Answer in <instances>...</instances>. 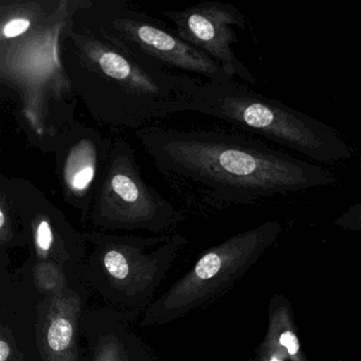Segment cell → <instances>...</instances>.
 Masks as SVG:
<instances>
[{"label":"cell","mask_w":361,"mask_h":361,"mask_svg":"<svg viewBox=\"0 0 361 361\" xmlns=\"http://www.w3.org/2000/svg\"><path fill=\"white\" fill-rule=\"evenodd\" d=\"M249 361H310L298 335L290 300L274 293L268 306V325L262 343Z\"/></svg>","instance_id":"14"},{"label":"cell","mask_w":361,"mask_h":361,"mask_svg":"<svg viewBox=\"0 0 361 361\" xmlns=\"http://www.w3.org/2000/svg\"><path fill=\"white\" fill-rule=\"evenodd\" d=\"M22 350H18L16 335L11 326L0 323V361H16Z\"/></svg>","instance_id":"17"},{"label":"cell","mask_w":361,"mask_h":361,"mask_svg":"<svg viewBox=\"0 0 361 361\" xmlns=\"http://www.w3.org/2000/svg\"><path fill=\"white\" fill-rule=\"evenodd\" d=\"M0 192L13 207L30 251L29 261H51L77 270L88 252L85 233L28 179L0 174Z\"/></svg>","instance_id":"9"},{"label":"cell","mask_w":361,"mask_h":361,"mask_svg":"<svg viewBox=\"0 0 361 361\" xmlns=\"http://www.w3.org/2000/svg\"><path fill=\"white\" fill-rule=\"evenodd\" d=\"M90 289L78 272L66 291L35 306V345L42 361H80Z\"/></svg>","instance_id":"12"},{"label":"cell","mask_w":361,"mask_h":361,"mask_svg":"<svg viewBox=\"0 0 361 361\" xmlns=\"http://www.w3.org/2000/svg\"><path fill=\"white\" fill-rule=\"evenodd\" d=\"M75 22L164 71L204 77L217 83L235 81L212 58L181 39L174 29L139 11L126 0H88L75 14Z\"/></svg>","instance_id":"7"},{"label":"cell","mask_w":361,"mask_h":361,"mask_svg":"<svg viewBox=\"0 0 361 361\" xmlns=\"http://www.w3.org/2000/svg\"><path fill=\"white\" fill-rule=\"evenodd\" d=\"M27 247L20 219L3 192H0V253L10 255L12 249Z\"/></svg>","instance_id":"16"},{"label":"cell","mask_w":361,"mask_h":361,"mask_svg":"<svg viewBox=\"0 0 361 361\" xmlns=\"http://www.w3.org/2000/svg\"><path fill=\"white\" fill-rule=\"evenodd\" d=\"M16 361H25V354L24 352L20 353V356L18 357Z\"/></svg>","instance_id":"19"},{"label":"cell","mask_w":361,"mask_h":361,"mask_svg":"<svg viewBox=\"0 0 361 361\" xmlns=\"http://www.w3.org/2000/svg\"><path fill=\"white\" fill-rule=\"evenodd\" d=\"M113 136L78 121L56 142L54 154L62 198L80 211L81 223L90 219L97 185L109 159Z\"/></svg>","instance_id":"10"},{"label":"cell","mask_w":361,"mask_h":361,"mask_svg":"<svg viewBox=\"0 0 361 361\" xmlns=\"http://www.w3.org/2000/svg\"><path fill=\"white\" fill-rule=\"evenodd\" d=\"M185 219L141 174L135 149L115 135L109 159L97 185L88 221L104 231L174 233Z\"/></svg>","instance_id":"8"},{"label":"cell","mask_w":361,"mask_h":361,"mask_svg":"<svg viewBox=\"0 0 361 361\" xmlns=\"http://www.w3.org/2000/svg\"><path fill=\"white\" fill-rule=\"evenodd\" d=\"M162 14L174 24V31L181 39L212 58L232 77L240 78L250 85L257 84L255 75L232 49L238 41L233 27L246 28V18L238 8L219 1H202Z\"/></svg>","instance_id":"11"},{"label":"cell","mask_w":361,"mask_h":361,"mask_svg":"<svg viewBox=\"0 0 361 361\" xmlns=\"http://www.w3.org/2000/svg\"><path fill=\"white\" fill-rule=\"evenodd\" d=\"M23 269L41 298L61 295L71 286L77 270L66 269L56 262L27 261Z\"/></svg>","instance_id":"15"},{"label":"cell","mask_w":361,"mask_h":361,"mask_svg":"<svg viewBox=\"0 0 361 361\" xmlns=\"http://www.w3.org/2000/svg\"><path fill=\"white\" fill-rule=\"evenodd\" d=\"M193 111L265 137L320 164H334L353 157L350 145L335 128L235 81L204 82L196 94Z\"/></svg>","instance_id":"5"},{"label":"cell","mask_w":361,"mask_h":361,"mask_svg":"<svg viewBox=\"0 0 361 361\" xmlns=\"http://www.w3.org/2000/svg\"><path fill=\"white\" fill-rule=\"evenodd\" d=\"M62 59L90 117L114 133L194 111L200 78L171 73L116 47L73 20Z\"/></svg>","instance_id":"3"},{"label":"cell","mask_w":361,"mask_h":361,"mask_svg":"<svg viewBox=\"0 0 361 361\" xmlns=\"http://www.w3.org/2000/svg\"><path fill=\"white\" fill-rule=\"evenodd\" d=\"M281 231V223L268 221L204 250L191 269L154 301L139 326H164L221 299L267 252Z\"/></svg>","instance_id":"6"},{"label":"cell","mask_w":361,"mask_h":361,"mask_svg":"<svg viewBox=\"0 0 361 361\" xmlns=\"http://www.w3.org/2000/svg\"><path fill=\"white\" fill-rule=\"evenodd\" d=\"M88 0H0V94L27 145L54 153L77 123L62 42Z\"/></svg>","instance_id":"2"},{"label":"cell","mask_w":361,"mask_h":361,"mask_svg":"<svg viewBox=\"0 0 361 361\" xmlns=\"http://www.w3.org/2000/svg\"><path fill=\"white\" fill-rule=\"evenodd\" d=\"M334 225L343 230L361 231V200L350 206L343 214L336 219Z\"/></svg>","instance_id":"18"},{"label":"cell","mask_w":361,"mask_h":361,"mask_svg":"<svg viewBox=\"0 0 361 361\" xmlns=\"http://www.w3.org/2000/svg\"><path fill=\"white\" fill-rule=\"evenodd\" d=\"M88 252L77 269L83 284L107 307L136 323L188 244L183 234L117 235L85 232Z\"/></svg>","instance_id":"4"},{"label":"cell","mask_w":361,"mask_h":361,"mask_svg":"<svg viewBox=\"0 0 361 361\" xmlns=\"http://www.w3.org/2000/svg\"><path fill=\"white\" fill-rule=\"evenodd\" d=\"M80 361H158L135 322L107 306L88 308Z\"/></svg>","instance_id":"13"},{"label":"cell","mask_w":361,"mask_h":361,"mask_svg":"<svg viewBox=\"0 0 361 361\" xmlns=\"http://www.w3.org/2000/svg\"><path fill=\"white\" fill-rule=\"evenodd\" d=\"M135 135L191 214L206 216L337 181L329 171L230 130L151 124Z\"/></svg>","instance_id":"1"}]
</instances>
